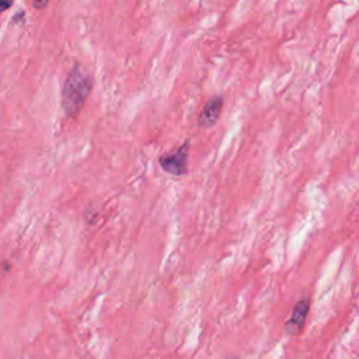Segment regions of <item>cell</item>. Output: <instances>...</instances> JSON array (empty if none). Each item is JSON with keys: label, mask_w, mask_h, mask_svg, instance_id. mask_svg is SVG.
Wrapping results in <instances>:
<instances>
[{"label": "cell", "mask_w": 359, "mask_h": 359, "mask_svg": "<svg viewBox=\"0 0 359 359\" xmlns=\"http://www.w3.org/2000/svg\"><path fill=\"white\" fill-rule=\"evenodd\" d=\"M223 104H225V99L222 96L211 97L205 103V106L202 107V110H201V113L198 115V125L201 128H211V127H213L218 122L219 117H220Z\"/></svg>", "instance_id": "obj_3"}, {"label": "cell", "mask_w": 359, "mask_h": 359, "mask_svg": "<svg viewBox=\"0 0 359 359\" xmlns=\"http://www.w3.org/2000/svg\"><path fill=\"white\" fill-rule=\"evenodd\" d=\"M48 3H50V0H33V6L38 10L45 9L48 6Z\"/></svg>", "instance_id": "obj_5"}, {"label": "cell", "mask_w": 359, "mask_h": 359, "mask_svg": "<svg viewBox=\"0 0 359 359\" xmlns=\"http://www.w3.org/2000/svg\"><path fill=\"white\" fill-rule=\"evenodd\" d=\"M13 3H15V0H0V6H2V12H6L8 9H10Z\"/></svg>", "instance_id": "obj_6"}, {"label": "cell", "mask_w": 359, "mask_h": 359, "mask_svg": "<svg viewBox=\"0 0 359 359\" xmlns=\"http://www.w3.org/2000/svg\"><path fill=\"white\" fill-rule=\"evenodd\" d=\"M93 89V79L90 73L79 64H76L66 76L62 89V108L68 117H76Z\"/></svg>", "instance_id": "obj_1"}, {"label": "cell", "mask_w": 359, "mask_h": 359, "mask_svg": "<svg viewBox=\"0 0 359 359\" xmlns=\"http://www.w3.org/2000/svg\"><path fill=\"white\" fill-rule=\"evenodd\" d=\"M309 309H310V303L307 299H302L295 304L289 320L285 323V330L289 335H296L303 330L307 314H309Z\"/></svg>", "instance_id": "obj_4"}, {"label": "cell", "mask_w": 359, "mask_h": 359, "mask_svg": "<svg viewBox=\"0 0 359 359\" xmlns=\"http://www.w3.org/2000/svg\"><path fill=\"white\" fill-rule=\"evenodd\" d=\"M188 157H190V141H185L181 146L162 155L159 159V164L164 173L180 177L187 171Z\"/></svg>", "instance_id": "obj_2"}]
</instances>
